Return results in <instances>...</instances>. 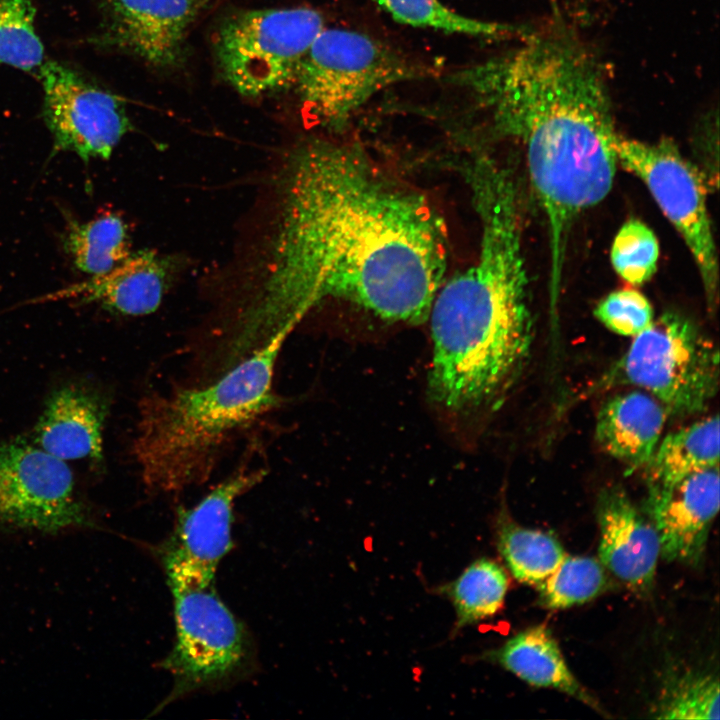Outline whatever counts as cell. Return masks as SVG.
<instances>
[{
  "mask_svg": "<svg viewBox=\"0 0 720 720\" xmlns=\"http://www.w3.org/2000/svg\"><path fill=\"white\" fill-rule=\"evenodd\" d=\"M270 260L238 318L243 357L326 299L389 321L428 320L445 280L448 231L426 194L352 144L311 141L288 162Z\"/></svg>",
  "mask_w": 720,
  "mask_h": 720,
  "instance_id": "cell-1",
  "label": "cell"
},
{
  "mask_svg": "<svg viewBox=\"0 0 720 720\" xmlns=\"http://www.w3.org/2000/svg\"><path fill=\"white\" fill-rule=\"evenodd\" d=\"M522 40L454 72L449 83L488 113L496 131L521 144L548 229L549 292L558 295L576 218L613 186L618 132L600 65L575 34L559 25Z\"/></svg>",
  "mask_w": 720,
  "mask_h": 720,
  "instance_id": "cell-2",
  "label": "cell"
},
{
  "mask_svg": "<svg viewBox=\"0 0 720 720\" xmlns=\"http://www.w3.org/2000/svg\"><path fill=\"white\" fill-rule=\"evenodd\" d=\"M479 218L476 260L438 289L428 316L431 400L456 415L498 407L520 376L534 341L522 248L520 188L493 157L465 168Z\"/></svg>",
  "mask_w": 720,
  "mask_h": 720,
  "instance_id": "cell-3",
  "label": "cell"
},
{
  "mask_svg": "<svg viewBox=\"0 0 720 720\" xmlns=\"http://www.w3.org/2000/svg\"><path fill=\"white\" fill-rule=\"evenodd\" d=\"M290 333L278 332L212 384L142 401L133 452L147 488L176 492L204 482L232 437L279 405L274 371Z\"/></svg>",
  "mask_w": 720,
  "mask_h": 720,
  "instance_id": "cell-4",
  "label": "cell"
},
{
  "mask_svg": "<svg viewBox=\"0 0 720 720\" xmlns=\"http://www.w3.org/2000/svg\"><path fill=\"white\" fill-rule=\"evenodd\" d=\"M433 72L370 35L324 27L293 84L307 112L323 127L339 130L380 91Z\"/></svg>",
  "mask_w": 720,
  "mask_h": 720,
  "instance_id": "cell-5",
  "label": "cell"
},
{
  "mask_svg": "<svg viewBox=\"0 0 720 720\" xmlns=\"http://www.w3.org/2000/svg\"><path fill=\"white\" fill-rule=\"evenodd\" d=\"M165 571L174 599L176 642L160 662L173 686L156 711L190 693L231 681L246 670L252 656L247 631L218 596L214 581Z\"/></svg>",
  "mask_w": 720,
  "mask_h": 720,
  "instance_id": "cell-6",
  "label": "cell"
},
{
  "mask_svg": "<svg viewBox=\"0 0 720 720\" xmlns=\"http://www.w3.org/2000/svg\"><path fill=\"white\" fill-rule=\"evenodd\" d=\"M613 377L645 390L668 414H697L718 391L719 353L692 321L666 312L633 337Z\"/></svg>",
  "mask_w": 720,
  "mask_h": 720,
  "instance_id": "cell-7",
  "label": "cell"
},
{
  "mask_svg": "<svg viewBox=\"0 0 720 720\" xmlns=\"http://www.w3.org/2000/svg\"><path fill=\"white\" fill-rule=\"evenodd\" d=\"M324 20L309 7L253 9L227 18L214 49L218 66L239 94L258 97L294 83Z\"/></svg>",
  "mask_w": 720,
  "mask_h": 720,
  "instance_id": "cell-8",
  "label": "cell"
},
{
  "mask_svg": "<svg viewBox=\"0 0 720 720\" xmlns=\"http://www.w3.org/2000/svg\"><path fill=\"white\" fill-rule=\"evenodd\" d=\"M614 150L618 164L642 180L683 238L700 274L707 306L713 312L718 299L719 267L703 175L667 138L643 142L618 133Z\"/></svg>",
  "mask_w": 720,
  "mask_h": 720,
  "instance_id": "cell-9",
  "label": "cell"
},
{
  "mask_svg": "<svg viewBox=\"0 0 720 720\" xmlns=\"http://www.w3.org/2000/svg\"><path fill=\"white\" fill-rule=\"evenodd\" d=\"M0 525L57 534L93 526L64 460L23 441L0 442Z\"/></svg>",
  "mask_w": 720,
  "mask_h": 720,
  "instance_id": "cell-10",
  "label": "cell"
},
{
  "mask_svg": "<svg viewBox=\"0 0 720 720\" xmlns=\"http://www.w3.org/2000/svg\"><path fill=\"white\" fill-rule=\"evenodd\" d=\"M43 119L53 137L52 155L73 152L83 161L109 159L130 128L122 100L58 61L37 71Z\"/></svg>",
  "mask_w": 720,
  "mask_h": 720,
  "instance_id": "cell-11",
  "label": "cell"
},
{
  "mask_svg": "<svg viewBox=\"0 0 720 720\" xmlns=\"http://www.w3.org/2000/svg\"><path fill=\"white\" fill-rule=\"evenodd\" d=\"M266 474L263 468H239L197 505L180 508L174 533L163 551L164 567L214 581L219 562L232 547L235 502Z\"/></svg>",
  "mask_w": 720,
  "mask_h": 720,
  "instance_id": "cell-12",
  "label": "cell"
},
{
  "mask_svg": "<svg viewBox=\"0 0 720 720\" xmlns=\"http://www.w3.org/2000/svg\"><path fill=\"white\" fill-rule=\"evenodd\" d=\"M202 0H104V22L95 41L157 68L184 56L186 37Z\"/></svg>",
  "mask_w": 720,
  "mask_h": 720,
  "instance_id": "cell-13",
  "label": "cell"
},
{
  "mask_svg": "<svg viewBox=\"0 0 720 720\" xmlns=\"http://www.w3.org/2000/svg\"><path fill=\"white\" fill-rule=\"evenodd\" d=\"M719 483L716 466L671 485L648 487L646 512L658 533L662 558L689 565L703 559L719 510Z\"/></svg>",
  "mask_w": 720,
  "mask_h": 720,
  "instance_id": "cell-14",
  "label": "cell"
},
{
  "mask_svg": "<svg viewBox=\"0 0 720 720\" xmlns=\"http://www.w3.org/2000/svg\"><path fill=\"white\" fill-rule=\"evenodd\" d=\"M596 512L600 562L633 592L647 594L660 557L659 537L652 522L616 486L600 493Z\"/></svg>",
  "mask_w": 720,
  "mask_h": 720,
  "instance_id": "cell-15",
  "label": "cell"
},
{
  "mask_svg": "<svg viewBox=\"0 0 720 720\" xmlns=\"http://www.w3.org/2000/svg\"><path fill=\"white\" fill-rule=\"evenodd\" d=\"M166 285V263L154 252L145 250L130 254L103 275L90 276L27 303L73 300L80 304H98L122 315L143 316L158 309Z\"/></svg>",
  "mask_w": 720,
  "mask_h": 720,
  "instance_id": "cell-16",
  "label": "cell"
},
{
  "mask_svg": "<svg viewBox=\"0 0 720 720\" xmlns=\"http://www.w3.org/2000/svg\"><path fill=\"white\" fill-rule=\"evenodd\" d=\"M107 414L108 402L96 390L74 383L62 385L49 396L36 425L37 443L64 461L102 460Z\"/></svg>",
  "mask_w": 720,
  "mask_h": 720,
  "instance_id": "cell-17",
  "label": "cell"
},
{
  "mask_svg": "<svg viewBox=\"0 0 720 720\" xmlns=\"http://www.w3.org/2000/svg\"><path fill=\"white\" fill-rule=\"evenodd\" d=\"M667 415L648 393L615 395L598 411L596 440L606 453L630 468H646L662 438Z\"/></svg>",
  "mask_w": 720,
  "mask_h": 720,
  "instance_id": "cell-18",
  "label": "cell"
},
{
  "mask_svg": "<svg viewBox=\"0 0 720 720\" xmlns=\"http://www.w3.org/2000/svg\"><path fill=\"white\" fill-rule=\"evenodd\" d=\"M491 657L530 685L556 689L601 711L570 671L558 643L544 625L514 635Z\"/></svg>",
  "mask_w": 720,
  "mask_h": 720,
  "instance_id": "cell-19",
  "label": "cell"
},
{
  "mask_svg": "<svg viewBox=\"0 0 720 720\" xmlns=\"http://www.w3.org/2000/svg\"><path fill=\"white\" fill-rule=\"evenodd\" d=\"M717 415L702 418L660 439L646 466L649 487L667 486L694 473L719 466Z\"/></svg>",
  "mask_w": 720,
  "mask_h": 720,
  "instance_id": "cell-20",
  "label": "cell"
},
{
  "mask_svg": "<svg viewBox=\"0 0 720 720\" xmlns=\"http://www.w3.org/2000/svg\"><path fill=\"white\" fill-rule=\"evenodd\" d=\"M62 242L74 265L90 276L111 271L130 255L126 224L114 213L87 222L70 218Z\"/></svg>",
  "mask_w": 720,
  "mask_h": 720,
  "instance_id": "cell-21",
  "label": "cell"
},
{
  "mask_svg": "<svg viewBox=\"0 0 720 720\" xmlns=\"http://www.w3.org/2000/svg\"><path fill=\"white\" fill-rule=\"evenodd\" d=\"M373 1L395 21L417 28L488 39L521 36L525 32L508 24L484 21L460 14L440 0Z\"/></svg>",
  "mask_w": 720,
  "mask_h": 720,
  "instance_id": "cell-22",
  "label": "cell"
},
{
  "mask_svg": "<svg viewBox=\"0 0 720 720\" xmlns=\"http://www.w3.org/2000/svg\"><path fill=\"white\" fill-rule=\"evenodd\" d=\"M498 549L519 582L536 586L556 569L566 555L554 536L512 522L500 525Z\"/></svg>",
  "mask_w": 720,
  "mask_h": 720,
  "instance_id": "cell-23",
  "label": "cell"
},
{
  "mask_svg": "<svg viewBox=\"0 0 720 720\" xmlns=\"http://www.w3.org/2000/svg\"><path fill=\"white\" fill-rule=\"evenodd\" d=\"M509 579L505 570L489 559L469 565L449 586L456 626L464 627L495 615L503 606Z\"/></svg>",
  "mask_w": 720,
  "mask_h": 720,
  "instance_id": "cell-24",
  "label": "cell"
},
{
  "mask_svg": "<svg viewBox=\"0 0 720 720\" xmlns=\"http://www.w3.org/2000/svg\"><path fill=\"white\" fill-rule=\"evenodd\" d=\"M607 584L601 562L587 556L565 555L556 569L538 585L540 601L563 609L595 598Z\"/></svg>",
  "mask_w": 720,
  "mask_h": 720,
  "instance_id": "cell-25",
  "label": "cell"
},
{
  "mask_svg": "<svg viewBox=\"0 0 720 720\" xmlns=\"http://www.w3.org/2000/svg\"><path fill=\"white\" fill-rule=\"evenodd\" d=\"M35 17L30 0H0V64L37 73L45 60Z\"/></svg>",
  "mask_w": 720,
  "mask_h": 720,
  "instance_id": "cell-26",
  "label": "cell"
},
{
  "mask_svg": "<svg viewBox=\"0 0 720 720\" xmlns=\"http://www.w3.org/2000/svg\"><path fill=\"white\" fill-rule=\"evenodd\" d=\"M610 257L615 271L623 280L634 286L642 285L656 272L658 240L645 223L630 219L618 230Z\"/></svg>",
  "mask_w": 720,
  "mask_h": 720,
  "instance_id": "cell-27",
  "label": "cell"
},
{
  "mask_svg": "<svg viewBox=\"0 0 720 720\" xmlns=\"http://www.w3.org/2000/svg\"><path fill=\"white\" fill-rule=\"evenodd\" d=\"M657 718L719 719V683L710 674H689L668 688Z\"/></svg>",
  "mask_w": 720,
  "mask_h": 720,
  "instance_id": "cell-28",
  "label": "cell"
},
{
  "mask_svg": "<svg viewBox=\"0 0 720 720\" xmlns=\"http://www.w3.org/2000/svg\"><path fill=\"white\" fill-rule=\"evenodd\" d=\"M594 315L612 332L629 337L642 333L654 321L650 302L634 289H622L608 294L597 304Z\"/></svg>",
  "mask_w": 720,
  "mask_h": 720,
  "instance_id": "cell-29",
  "label": "cell"
},
{
  "mask_svg": "<svg viewBox=\"0 0 720 720\" xmlns=\"http://www.w3.org/2000/svg\"><path fill=\"white\" fill-rule=\"evenodd\" d=\"M203 1V0H202Z\"/></svg>",
  "mask_w": 720,
  "mask_h": 720,
  "instance_id": "cell-30",
  "label": "cell"
}]
</instances>
